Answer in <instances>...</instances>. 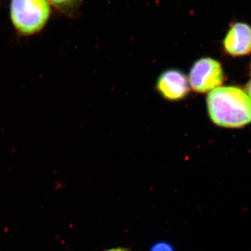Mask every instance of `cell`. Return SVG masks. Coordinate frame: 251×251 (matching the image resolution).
<instances>
[{
  "label": "cell",
  "instance_id": "obj_1",
  "mask_svg": "<svg viewBox=\"0 0 251 251\" xmlns=\"http://www.w3.org/2000/svg\"><path fill=\"white\" fill-rule=\"evenodd\" d=\"M209 116L215 125L225 128H241L251 122V100L237 87H220L206 98Z\"/></svg>",
  "mask_w": 251,
  "mask_h": 251
},
{
  "label": "cell",
  "instance_id": "obj_2",
  "mask_svg": "<svg viewBox=\"0 0 251 251\" xmlns=\"http://www.w3.org/2000/svg\"><path fill=\"white\" fill-rule=\"evenodd\" d=\"M50 14L48 0H11L10 17L18 35L39 34L46 27Z\"/></svg>",
  "mask_w": 251,
  "mask_h": 251
},
{
  "label": "cell",
  "instance_id": "obj_3",
  "mask_svg": "<svg viewBox=\"0 0 251 251\" xmlns=\"http://www.w3.org/2000/svg\"><path fill=\"white\" fill-rule=\"evenodd\" d=\"M224 79L221 64L210 57H202L196 61L191 67L188 82L195 92L209 93L221 87Z\"/></svg>",
  "mask_w": 251,
  "mask_h": 251
},
{
  "label": "cell",
  "instance_id": "obj_4",
  "mask_svg": "<svg viewBox=\"0 0 251 251\" xmlns=\"http://www.w3.org/2000/svg\"><path fill=\"white\" fill-rule=\"evenodd\" d=\"M156 89L166 100L179 101L187 97L190 85L187 76L182 71L169 69L162 72L157 78Z\"/></svg>",
  "mask_w": 251,
  "mask_h": 251
},
{
  "label": "cell",
  "instance_id": "obj_5",
  "mask_svg": "<svg viewBox=\"0 0 251 251\" xmlns=\"http://www.w3.org/2000/svg\"><path fill=\"white\" fill-rule=\"evenodd\" d=\"M225 50L232 56L247 55L251 52V27L243 23L234 24L224 41Z\"/></svg>",
  "mask_w": 251,
  "mask_h": 251
},
{
  "label": "cell",
  "instance_id": "obj_6",
  "mask_svg": "<svg viewBox=\"0 0 251 251\" xmlns=\"http://www.w3.org/2000/svg\"><path fill=\"white\" fill-rule=\"evenodd\" d=\"M50 4L67 17H74L77 14L82 0H48Z\"/></svg>",
  "mask_w": 251,
  "mask_h": 251
},
{
  "label": "cell",
  "instance_id": "obj_7",
  "mask_svg": "<svg viewBox=\"0 0 251 251\" xmlns=\"http://www.w3.org/2000/svg\"><path fill=\"white\" fill-rule=\"evenodd\" d=\"M149 251H175L174 247L170 243L161 241L155 243L151 247Z\"/></svg>",
  "mask_w": 251,
  "mask_h": 251
},
{
  "label": "cell",
  "instance_id": "obj_8",
  "mask_svg": "<svg viewBox=\"0 0 251 251\" xmlns=\"http://www.w3.org/2000/svg\"><path fill=\"white\" fill-rule=\"evenodd\" d=\"M104 251H130L129 249H126V248H113V249H108Z\"/></svg>",
  "mask_w": 251,
  "mask_h": 251
},
{
  "label": "cell",
  "instance_id": "obj_9",
  "mask_svg": "<svg viewBox=\"0 0 251 251\" xmlns=\"http://www.w3.org/2000/svg\"><path fill=\"white\" fill-rule=\"evenodd\" d=\"M247 94L251 100V80L248 83L247 86Z\"/></svg>",
  "mask_w": 251,
  "mask_h": 251
}]
</instances>
